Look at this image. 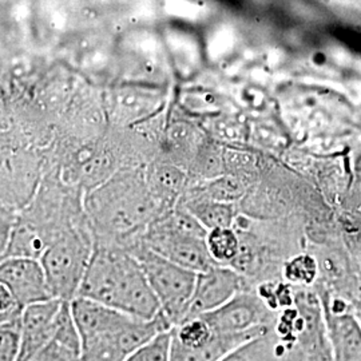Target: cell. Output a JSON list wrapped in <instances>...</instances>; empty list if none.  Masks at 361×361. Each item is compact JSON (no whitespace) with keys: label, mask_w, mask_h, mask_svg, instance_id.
<instances>
[{"label":"cell","mask_w":361,"mask_h":361,"mask_svg":"<svg viewBox=\"0 0 361 361\" xmlns=\"http://www.w3.org/2000/svg\"><path fill=\"white\" fill-rule=\"evenodd\" d=\"M129 249L140 259L150 286L161 304L162 313L173 328L183 323L189 313L198 273L185 269L158 256L143 245L141 240Z\"/></svg>","instance_id":"cell-5"},{"label":"cell","mask_w":361,"mask_h":361,"mask_svg":"<svg viewBox=\"0 0 361 361\" xmlns=\"http://www.w3.org/2000/svg\"><path fill=\"white\" fill-rule=\"evenodd\" d=\"M0 300H1L0 329L8 328V329H19L20 331L25 308L1 285H0Z\"/></svg>","instance_id":"cell-16"},{"label":"cell","mask_w":361,"mask_h":361,"mask_svg":"<svg viewBox=\"0 0 361 361\" xmlns=\"http://www.w3.org/2000/svg\"><path fill=\"white\" fill-rule=\"evenodd\" d=\"M78 297L104 304L141 320L162 313L140 259L129 247L97 244Z\"/></svg>","instance_id":"cell-1"},{"label":"cell","mask_w":361,"mask_h":361,"mask_svg":"<svg viewBox=\"0 0 361 361\" xmlns=\"http://www.w3.org/2000/svg\"><path fill=\"white\" fill-rule=\"evenodd\" d=\"M207 245L212 258L219 265H229L240 256L241 244L232 228H219L207 233Z\"/></svg>","instance_id":"cell-14"},{"label":"cell","mask_w":361,"mask_h":361,"mask_svg":"<svg viewBox=\"0 0 361 361\" xmlns=\"http://www.w3.org/2000/svg\"><path fill=\"white\" fill-rule=\"evenodd\" d=\"M245 290L243 276L228 265H213L197 274L193 297L186 320L201 317ZM185 320V322H186Z\"/></svg>","instance_id":"cell-9"},{"label":"cell","mask_w":361,"mask_h":361,"mask_svg":"<svg viewBox=\"0 0 361 361\" xmlns=\"http://www.w3.org/2000/svg\"><path fill=\"white\" fill-rule=\"evenodd\" d=\"M301 361H334L332 350L320 352V353H304L302 352Z\"/></svg>","instance_id":"cell-19"},{"label":"cell","mask_w":361,"mask_h":361,"mask_svg":"<svg viewBox=\"0 0 361 361\" xmlns=\"http://www.w3.org/2000/svg\"><path fill=\"white\" fill-rule=\"evenodd\" d=\"M207 233L198 219L177 205L146 228L141 243L158 256L201 273L216 265L207 249Z\"/></svg>","instance_id":"cell-3"},{"label":"cell","mask_w":361,"mask_h":361,"mask_svg":"<svg viewBox=\"0 0 361 361\" xmlns=\"http://www.w3.org/2000/svg\"><path fill=\"white\" fill-rule=\"evenodd\" d=\"M126 361H171V329L153 337Z\"/></svg>","instance_id":"cell-15"},{"label":"cell","mask_w":361,"mask_h":361,"mask_svg":"<svg viewBox=\"0 0 361 361\" xmlns=\"http://www.w3.org/2000/svg\"><path fill=\"white\" fill-rule=\"evenodd\" d=\"M0 361H18L20 355V331L0 329Z\"/></svg>","instance_id":"cell-18"},{"label":"cell","mask_w":361,"mask_h":361,"mask_svg":"<svg viewBox=\"0 0 361 361\" xmlns=\"http://www.w3.org/2000/svg\"><path fill=\"white\" fill-rule=\"evenodd\" d=\"M178 207H183L198 219L207 232L219 228H232L234 219L233 204L210 200L207 195L195 190L185 194L180 198Z\"/></svg>","instance_id":"cell-13"},{"label":"cell","mask_w":361,"mask_h":361,"mask_svg":"<svg viewBox=\"0 0 361 361\" xmlns=\"http://www.w3.org/2000/svg\"><path fill=\"white\" fill-rule=\"evenodd\" d=\"M94 247L90 238L79 229H67L52 237L39 258L51 289L52 296L71 302L90 264Z\"/></svg>","instance_id":"cell-4"},{"label":"cell","mask_w":361,"mask_h":361,"mask_svg":"<svg viewBox=\"0 0 361 361\" xmlns=\"http://www.w3.org/2000/svg\"><path fill=\"white\" fill-rule=\"evenodd\" d=\"M0 285L4 286L23 308L55 298L39 258H1Z\"/></svg>","instance_id":"cell-8"},{"label":"cell","mask_w":361,"mask_h":361,"mask_svg":"<svg viewBox=\"0 0 361 361\" xmlns=\"http://www.w3.org/2000/svg\"><path fill=\"white\" fill-rule=\"evenodd\" d=\"M269 332H253L240 335L213 334L212 338L200 347L182 345L171 336V361H222L235 349L241 348L249 341Z\"/></svg>","instance_id":"cell-11"},{"label":"cell","mask_w":361,"mask_h":361,"mask_svg":"<svg viewBox=\"0 0 361 361\" xmlns=\"http://www.w3.org/2000/svg\"><path fill=\"white\" fill-rule=\"evenodd\" d=\"M86 209L92 224L104 234L128 237L146 228L165 210L152 188L138 177H119L89 193Z\"/></svg>","instance_id":"cell-2"},{"label":"cell","mask_w":361,"mask_h":361,"mask_svg":"<svg viewBox=\"0 0 361 361\" xmlns=\"http://www.w3.org/2000/svg\"><path fill=\"white\" fill-rule=\"evenodd\" d=\"M63 302L65 301L59 298H51L25 308L20 328V355L18 361L32 357L51 341Z\"/></svg>","instance_id":"cell-10"},{"label":"cell","mask_w":361,"mask_h":361,"mask_svg":"<svg viewBox=\"0 0 361 361\" xmlns=\"http://www.w3.org/2000/svg\"><path fill=\"white\" fill-rule=\"evenodd\" d=\"M197 192L207 195L210 200L225 204H233V201L238 200L243 195L241 186L234 180H216L207 182V185H204Z\"/></svg>","instance_id":"cell-17"},{"label":"cell","mask_w":361,"mask_h":361,"mask_svg":"<svg viewBox=\"0 0 361 361\" xmlns=\"http://www.w3.org/2000/svg\"><path fill=\"white\" fill-rule=\"evenodd\" d=\"M82 343L74 322L71 305L65 301L58 317L51 341L37 355L25 361H80Z\"/></svg>","instance_id":"cell-12"},{"label":"cell","mask_w":361,"mask_h":361,"mask_svg":"<svg viewBox=\"0 0 361 361\" xmlns=\"http://www.w3.org/2000/svg\"><path fill=\"white\" fill-rule=\"evenodd\" d=\"M201 319L213 334L240 335L269 332L273 325L271 310L256 295L244 290L217 310L202 314Z\"/></svg>","instance_id":"cell-7"},{"label":"cell","mask_w":361,"mask_h":361,"mask_svg":"<svg viewBox=\"0 0 361 361\" xmlns=\"http://www.w3.org/2000/svg\"><path fill=\"white\" fill-rule=\"evenodd\" d=\"M170 329L173 325L164 313L153 320L125 314L109 329L82 343L80 361H126L143 344Z\"/></svg>","instance_id":"cell-6"}]
</instances>
